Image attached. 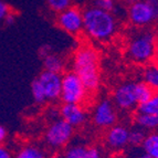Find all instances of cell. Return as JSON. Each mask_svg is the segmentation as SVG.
Instances as JSON below:
<instances>
[{
  "label": "cell",
  "instance_id": "4fadbf2b",
  "mask_svg": "<svg viewBox=\"0 0 158 158\" xmlns=\"http://www.w3.org/2000/svg\"><path fill=\"white\" fill-rule=\"evenodd\" d=\"M42 64L44 71L52 73L62 74L65 70V60L56 53L51 52L42 59Z\"/></svg>",
  "mask_w": 158,
  "mask_h": 158
},
{
  "label": "cell",
  "instance_id": "2e32d148",
  "mask_svg": "<svg viewBox=\"0 0 158 158\" xmlns=\"http://www.w3.org/2000/svg\"><path fill=\"white\" fill-rule=\"evenodd\" d=\"M143 152L152 158H158V132L146 134L142 144Z\"/></svg>",
  "mask_w": 158,
  "mask_h": 158
},
{
  "label": "cell",
  "instance_id": "603a6c76",
  "mask_svg": "<svg viewBox=\"0 0 158 158\" xmlns=\"http://www.w3.org/2000/svg\"><path fill=\"white\" fill-rule=\"evenodd\" d=\"M31 95L33 101L37 104H44V103H47L42 87H41V85H40L39 81L37 79H34L31 83Z\"/></svg>",
  "mask_w": 158,
  "mask_h": 158
},
{
  "label": "cell",
  "instance_id": "5bb4252c",
  "mask_svg": "<svg viewBox=\"0 0 158 158\" xmlns=\"http://www.w3.org/2000/svg\"><path fill=\"white\" fill-rule=\"evenodd\" d=\"M13 158H47V152L37 144H27L17 152Z\"/></svg>",
  "mask_w": 158,
  "mask_h": 158
},
{
  "label": "cell",
  "instance_id": "277c9868",
  "mask_svg": "<svg viewBox=\"0 0 158 158\" xmlns=\"http://www.w3.org/2000/svg\"><path fill=\"white\" fill-rule=\"evenodd\" d=\"M89 94L84 83L72 70L62 74L60 100L63 104L83 105L89 98Z\"/></svg>",
  "mask_w": 158,
  "mask_h": 158
},
{
  "label": "cell",
  "instance_id": "9a60e30c",
  "mask_svg": "<svg viewBox=\"0 0 158 158\" xmlns=\"http://www.w3.org/2000/svg\"><path fill=\"white\" fill-rule=\"evenodd\" d=\"M134 123L137 127H139L144 131L153 132L158 128V116L136 112L134 116Z\"/></svg>",
  "mask_w": 158,
  "mask_h": 158
},
{
  "label": "cell",
  "instance_id": "f1b7e54d",
  "mask_svg": "<svg viewBox=\"0 0 158 158\" xmlns=\"http://www.w3.org/2000/svg\"><path fill=\"white\" fill-rule=\"evenodd\" d=\"M16 20H17V15L11 11L8 16L5 18V20H3V23H5L6 26H12V24L16 22Z\"/></svg>",
  "mask_w": 158,
  "mask_h": 158
},
{
  "label": "cell",
  "instance_id": "7c38bea8",
  "mask_svg": "<svg viewBox=\"0 0 158 158\" xmlns=\"http://www.w3.org/2000/svg\"><path fill=\"white\" fill-rule=\"evenodd\" d=\"M129 128L124 125L115 124L107 129L105 135L106 145L112 150H122L128 145Z\"/></svg>",
  "mask_w": 158,
  "mask_h": 158
},
{
  "label": "cell",
  "instance_id": "3957f363",
  "mask_svg": "<svg viewBox=\"0 0 158 158\" xmlns=\"http://www.w3.org/2000/svg\"><path fill=\"white\" fill-rule=\"evenodd\" d=\"M157 53V41L150 31H138L129 38L126 47V56L139 65L150 63Z\"/></svg>",
  "mask_w": 158,
  "mask_h": 158
},
{
  "label": "cell",
  "instance_id": "7402d4cb",
  "mask_svg": "<svg viewBox=\"0 0 158 158\" xmlns=\"http://www.w3.org/2000/svg\"><path fill=\"white\" fill-rule=\"evenodd\" d=\"M45 3L51 11L59 13L73 6V0H45Z\"/></svg>",
  "mask_w": 158,
  "mask_h": 158
},
{
  "label": "cell",
  "instance_id": "ac0fdd59",
  "mask_svg": "<svg viewBox=\"0 0 158 158\" xmlns=\"http://www.w3.org/2000/svg\"><path fill=\"white\" fill-rule=\"evenodd\" d=\"M137 112L143 114H150V115L158 116V91L154 93V95L146 101L145 103H142L137 106Z\"/></svg>",
  "mask_w": 158,
  "mask_h": 158
},
{
  "label": "cell",
  "instance_id": "52a82bcc",
  "mask_svg": "<svg viewBox=\"0 0 158 158\" xmlns=\"http://www.w3.org/2000/svg\"><path fill=\"white\" fill-rule=\"evenodd\" d=\"M56 26L71 35L83 33V10L77 6H71L65 10L56 13Z\"/></svg>",
  "mask_w": 158,
  "mask_h": 158
},
{
  "label": "cell",
  "instance_id": "ba28073f",
  "mask_svg": "<svg viewBox=\"0 0 158 158\" xmlns=\"http://www.w3.org/2000/svg\"><path fill=\"white\" fill-rule=\"evenodd\" d=\"M112 102L116 108L121 111L131 112L138 106L136 93H135V82H123L115 87L112 94Z\"/></svg>",
  "mask_w": 158,
  "mask_h": 158
},
{
  "label": "cell",
  "instance_id": "cb8c5ba5",
  "mask_svg": "<svg viewBox=\"0 0 158 158\" xmlns=\"http://www.w3.org/2000/svg\"><path fill=\"white\" fill-rule=\"evenodd\" d=\"M101 10L107 11L114 13L116 10V1L115 0H93V5Z\"/></svg>",
  "mask_w": 158,
  "mask_h": 158
},
{
  "label": "cell",
  "instance_id": "30bf717a",
  "mask_svg": "<svg viewBox=\"0 0 158 158\" xmlns=\"http://www.w3.org/2000/svg\"><path fill=\"white\" fill-rule=\"evenodd\" d=\"M42 87L47 102H56L60 100L61 86H62V74L52 73L43 70L37 77Z\"/></svg>",
  "mask_w": 158,
  "mask_h": 158
},
{
  "label": "cell",
  "instance_id": "d6a6232c",
  "mask_svg": "<svg viewBox=\"0 0 158 158\" xmlns=\"http://www.w3.org/2000/svg\"><path fill=\"white\" fill-rule=\"evenodd\" d=\"M47 158H63V155H61V154H53V155L49 156Z\"/></svg>",
  "mask_w": 158,
  "mask_h": 158
},
{
  "label": "cell",
  "instance_id": "8992f818",
  "mask_svg": "<svg viewBox=\"0 0 158 158\" xmlns=\"http://www.w3.org/2000/svg\"><path fill=\"white\" fill-rule=\"evenodd\" d=\"M74 136V128L62 118L50 122L44 132V143L51 149L58 150L69 145Z\"/></svg>",
  "mask_w": 158,
  "mask_h": 158
},
{
  "label": "cell",
  "instance_id": "d6986e66",
  "mask_svg": "<svg viewBox=\"0 0 158 158\" xmlns=\"http://www.w3.org/2000/svg\"><path fill=\"white\" fill-rule=\"evenodd\" d=\"M143 81L155 91H158V65L150 64L143 72Z\"/></svg>",
  "mask_w": 158,
  "mask_h": 158
},
{
  "label": "cell",
  "instance_id": "1f68e13d",
  "mask_svg": "<svg viewBox=\"0 0 158 158\" xmlns=\"http://www.w3.org/2000/svg\"><path fill=\"white\" fill-rule=\"evenodd\" d=\"M134 158H152V157H149V156H148L147 154H145L144 152H142V153L136 154Z\"/></svg>",
  "mask_w": 158,
  "mask_h": 158
},
{
  "label": "cell",
  "instance_id": "8fae6325",
  "mask_svg": "<svg viewBox=\"0 0 158 158\" xmlns=\"http://www.w3.org/2000/svg\"><path fill=\"white\" fill-rule=\"evenodd\" d=\"M60 118L65 121L73 128L81 127L87 121V112L80 104H62L60 108Z\"/></svg>",
  "mask_w": 158,
  "mask_h": 158
},
{
  "label": "cell",
  "instance_id": "e0dca14e",
  "mask_svg": "<svg viewBox=\"0 0 158 158\" xmlns=\"http://www.w3.org/2000/svg\"><path fill=\"white\" fill-rule=\"evenodd\" d=\"M156 91L153 87H150L148 84H146L145 82H135V93H136V98L138 105L142 103H145L146 101L149 100L154 95Z\"/></svg>",
  "mask_w": 158,
  "mask_h": 158
},
{
  "label": "cell",
  "instance_id": "4dcf8cb0",
  "mask_svg": "<svg viewBox=\"0 0 158 158\" xmlns=\"http://www.w3.org/2000/svg\"><path fill=\"white\" fill-rule=\"evenodd\" d=\"M7 135H8L7 129H6L2 125H0V145H2V143L5 142L6 138H7Z\"/></svg>",
  "mask_w": 158,
  "mask_h": 158
},
{
  "label": "cell",
  "instance_id": "484cf974",
  "mask_svg": "<svg viewBox=\"0 0 158 158\" xmlns=\"http://www.w3.org/2000/svg\"><path fill=\"white\" fill-rule=\"evenodd\" d=\"M11 12V8L3 0H0V22H3L5 18Z\"/></svg>",
  "mask_w": 158,
  "mask_h": 158
},
{
  "label": "cell",
  "instance_id": "836d02e7",
  "mask_svg": "<svg viewBox=\"0 0 158 158\" xmlns=\"http://www.w3.org/2000/svg\"><path fill=\"white\" fill-rule=\"evenodd\" d=\"M123 2H126V3H128V5H131V3H133L134 1H136V0H122Z\"/></svg>",
  "mask_w": 158,
  "mask_h": 158
},
{
  "label": "cell",
  "instance_id": "e575fe53",
  "mask_svg": "<svg viewBox=\"0 0 158 158\" xmlns=\"http://www.w3.org/2000/svg\"><path fill=\"white\" fill-rule=\"evenodd\" d=\"M157 1H158V0H157Z\"/></svg>",
  "mask_w": 158,
  "mask_h": 158
},
{
  "label": "cell",
  "instance_id": "ffe728a7",
  "mask_svg": "<svg viewBox=\"0 0 158 158\" xmlns=\"http://www.w3.org/2000/svg\"><path fill=\"white\" fill-rule=\"evenodd\" d=\"M87 147L81 143L69 145L63 153V158H84Z\"/></svg>",
  "mask_w": 158,
  "mask_h": 158
},
{
  "label": "cell",
  "instance_id": "7a4b0ae2",
  "mask_svg": "<svg viewBox=\"0 0 158 158\" xmlns=\"http://www.w3.org/2000/svg\"><path fill=\"white\" fill-rule=\"evenodd\" d=\"M118 22L115 15L90 6L83 10V33L96 42H107L115 35Z\"/></svg>",
  "mask_w": 158,
  "mask_h": 158
},
{
  "label": "cell",
  "instance_id": "44dd1931",
  "mask_svg": "<svg viewBox=\"0 0 158 158\" xmlns=\"http://www.w3.org/2000/svg\"><path fill=\"white\" fill-rule=\"evenodd\" d=\"M146 133L144 129L139 128V127H133L129 129V135H128V145H132L134 147L137 146H142L143 140L145 139Z\"/></svg>",
  "mask_w": 158,
  "mask_h": 158
},
{
  "label": "cell",
  "instance_id": "6da1fadb",
  "mask_svg": "<svg viewBox=\"0 0 158 158\" xmlns=\"http://www.w3.org/2000/svg\"><path fill=\"white\" fill-rule=\"evenodd\" d=\"M72 71L84 83L89 93L98 90L101 84L100 56L91 45H81L72 56Z\"/></svg>",
  "mask_w": 158,
  "mask_h": 158
},
{
  "label": "cell",
  "instance_id": "9c48e42d",
  "mask_svg": "<svg viewBox=\"0 0 158 158\" xmlns=\"http://www.w3.org/2000/svg\"><path fill=\"white\" fill-rule=\"evenodd\" d=\"M93 124L98 128L108 129L117 122V111L112 100L103 98L96 103L92 112Z\"/></svg>",
  "mask_w": 158,
  "mask_h": 158
},
{
  "label": "cell",
  "instance_id": "5b68a950",
  "mask_svg": "<svg viewBox=\"0 0 158 158\" xmlns=\"http://www.w3.org/2000/svg\"><path fill=\"white\" fill-rule=\"evenodd\" d=\"M129 22L137 28H145L158 20L157 0H136L128 6Z\"/></svg>",
  "mask_w": 158,
  "mask_h": 158
},
{
  "label": "cell",
  "instance_id": "4316f807",
  "mask_svg": "<svg viewBox=\"0 0 158 158\" xmlns=\"http://www.w3.org/2000/svg\"><path fill=\"white\" fill-rule=\"evenodd\" d=\"M48 114V118L49 121L52 122V121H56V119L60 118V112H59V108H54V107H51L49 108V111L47 112Z\"/></svg>",
  "mask_w": 158,
  "mask_h": 158
},
{
  "label": "cell",
  "instance_id": "83f0119b",
  "mask_svg": "<svg viewBox=\"0 0 158 158\" xmlns=\"http://www.w3.org/2000/svg\"><path fill=\"white\" fill-rule=\"evenodd\" d=\"M52 52V49L49 44H44L39 49V56L41 59H43L44 56H47L48 54H50Z\"/></svg>",
  "mask_w": 158,
  "mask_h": 158
},
{
  "label": "cell",
  "instance_id": "d4e9b609",
  "mask_svg": "<svg viewBox=\"0 0 158 158\" xmlns=\"http://www.w3.org/2000/svg\"><path fill=\"white\" fill-rule=\"evenodd\" d=\"M84 158H104V156H103L102 150L98 147L91 146V147H87Z\"/></svg>",
  "mask_w": 158,
  "mask_h": 158
},
{
  "label": "cell",
  "instance_id": "f546056e",
  "mask_svg": "<svg viewBox=\"0 0 158 158\" xmlns=\"http://www.w3.org/2000/svg\"><path fill=\"white\" fill-rule=\"evenodd\" d=\"M0 158H13V156L6 146L0 145Z\"/></svg>",
  "mask_w": 158,
  "mask_h": 158
}]
</instances>
